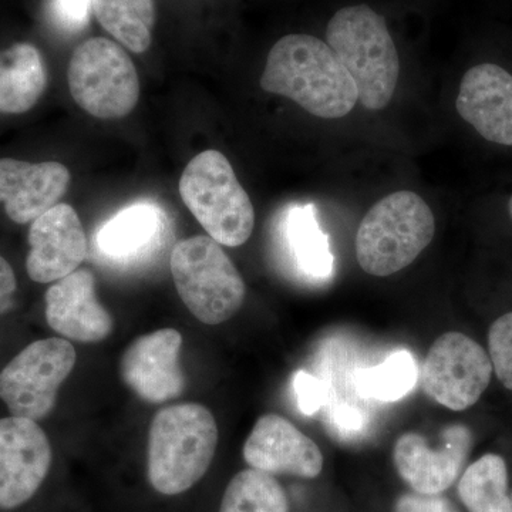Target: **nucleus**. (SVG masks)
I'll return each mask as SVG.
<instances>
[{
    "mask_svg": "<svg viewBox=\"0 0 512 512\" xmlns=\"http://www.w3.org/2000/svg\"><path fill=\"white\" fill-rule=\"evenodd\" d=\"M261 87L319 119H342L359 101L355 82L338 56L325 40L309 33H289L271 47Z\"/></svg>",
    "mask_w": 512,
    "mask_h": 512,
    "instance_id": "1",
    "label": "nucleus"
},
{
    "mask_svg": "<svg viewBox=\"0 0 512 512\" xmlns=\"http://www.w3.org/2000/svg\"><path fill=\"white\" fill-rule=\"evenodd\" d=\"M325 42L348 70L357 99L367 110L389 106L400 76V57L382 13L367 3L336 10L325 29Z\"/></svg>",
    "mask_w": 512,
    "mask_h": 512,
    "instance_id": "2",
    "label": "nucleus"
},
{
    "mask_svg": "<svg viewBox=\"0 0 512 512\" xmlns=\"http://www.w3.org/2000/svg\"><path fill=\"white\" fill-rule=\"evenodd\" d=\"M217 447V421L207 407L198 403L165 407L148 431V483L167 497L187 493L210 470Z\"/></svg>",
    "mask_w": 512,
    "mask_h": 512,
    "instance_id": "3",
    "label": "nucleus"
},
{
    "mask_svg": "<svg viewBox=\"0 0 512 512\" xmlns=\"http://www.w3.org/2000/svg\"><path fill=\"white\" fill-rule=\"evenodd\" d=\"M436 220L419 194L396 191L366 212L356 234V258L372 276H390L416 261L433 241Z\"/></svg>",
    "mask_w": 512,
    "mask_h": 512,
    "instance_id": "4",
    "label": "nucleus"
},
{
    "mask_svg": "<svg viewBox=\"0 0 512 512\" xmlns=\"http://www.w3.org/2000/svg\"><path fill=\"white\" fill-rule=\"evenodd\" d=\"M180 194L191 214L218 244L237 248L251 238L255 210L228 158L202 151L185 167Z\"/></svg>",
    "mask_w": 512,
    "mask_h": 512,
    "instance_id": "5",
    "label": "nucleus"
},
{
    "mask_svg": "<svg viewBox=\"0 0 512 512\" xmlns=\"http://www.w3.org/2000/svg\"><path fill=\"white\" fill-rule=\"evenodd\" d=\"M170 268L181 301L205 325L227 322L244 305V279L211 237L197 235L177 242L171 252Z\"/></svg>",
    "mask_w": 512,
    "mask_h": 512,
    "instance_id": "6",
    "label": "nucleus"
},
{
    "mask_svg": "<svg viewBox=\"0 0 512 512\" xmlns=\"http://www.w3.org/2000/svg\"><path fill=\"white\" fill-rule=\"evenodd\" d=\"M67 80L80 109L97 119H123L140 99L133 60L119 43L106 37H93L76 47Z\"/></svg>",
    "mask_w": 512,
    "mask_h": 512,
    "instance_id": "7",
    "label": "nucleus"
},
{
    "mask_svg": "<svg viewBox=\"0 0 512 512\" xmlns=\"http://www.w3.org/2000/svg\"><path fill=\"white\" fill-rule=\"evenodd\" d=\"M76 360V349L64 338L35 340L16 353L0 372V400L10 416L39 424L47 419Z\"/></svg>",
    "mask_w": 512,
    "mask_h": 512,
    "instance_id": "8",
    "label": "nucleus"
},
{
    "mask_svg": "<svg viewBox=\"0 0 512 512\" xmlns=\"http://www.w3.org/2000/svg\"><path fill=\"white\" fill-rule=\"evenodd\" d=\"M490 355L461 332L434 340L421 366L424 393L453 412H464L481 399L493 376Z\"/></svg>",
    "mask_w": 512,
    "mask_h": 512,
    "instance_id": "9",
    "label": "nucleus"
},
{
    "mask_svg": "<svg viewBox=\"0 0 512 512\" xmlns=\"http://www.w3.org/2000/svg\"><path fill=\"white\" fill-rule=\"evenodd\" d=\"M55 451L42 424L23 417L0 419V512H23L52 474Z\"/></svg>",
    "mask_w": 512,
    "mask_h": 512,
    "instance_id": "10",
    "label": "nucleus"
},
{
    "mask_svg": "<svg viewBox=\"0 0 512 512\" xmlns=\"http://www.w3.org/2000/svg\"><path fill=\"white\" fill-rule=\"evenodd\" d=\"M471 447L473 434L464 424L447 426L437 446L420 434L406 433L394 444L393 463L413 493L441 495L460 478Z\"/></svg>",
    "mask_w": 512,
    "mask_h": 512,
    "instance_id": "11",
    "label": "nucleus"
},
{
    "mask_svg": "<svg viewBox=\"0 0 512 512\" xmlns=\"http://www.w3.org/2000/svg\"><path fill=\"white\" fill-rule=\"evenodd\" d=\"M181 348L183 336L175 329L140 336L121 356V379L144 402H170L184 392Z\"/></svg>",
    "mask_w": 512,
    "mask_h": 512,
    "instance_id": "12",
    "label": "nucleus"
},
{
    "mask_svg": "<svg viewBox=\"0 0 512 512\" xmlns=\"http://www.w3.org/2000/svg\"><path fill=\"white\" fill-rule=\"evenodd\" d=\"M242 454L249 468L274 477L313 480L325 463L318 444L279 414H265L256 421Z\"/></svg>",
    "mask_w": 512,
    "mask_h": 512,
    "instance_id": "13",
    "label": "nucleus"
},
{
    "mask_svg": "<svg viewBox=\"0 0 512 512\" xmlns=\"http://www.w3.org/2000/svg\"><path fill=\"white\" fill-rule=\"evenodd\" d=\"M26 271L36 284H53L73 274L87 256L86 232L76 210L57 204L32 221Z\"/></svg>",
    "mask_w": 512,
    "mask_h": 512,
    "instance_id": "14",
    "label": "nucleus"
},
{
    "mask_svg": "<svg viewBox=\"0 0 512 512\" xmlns=\"http://www.w3.org/2000/svg\"><path fill=\"white\" fill-rule=\"evenodd\" d=\"M461 119L484 140L512 147V74L494 63L471 67L456 99Z\"/></svg>",
    "mask_w": 512,
    "mask_h": 512,
    "instance_id": "15",
    "label": "nucleus"
},
{
    "mask_svg": "<svg viewBox=\"0 0 512 512\" xmlns=\"http://www.w3.org/2000/svg\"><path fill=\"white\" fill-rule=\"evenodd\" d=\"M45 318L60 338L97 343L113 332V318L99 302L96 281L89 269L53 282L45 295Z\"/></svg>",
    "mask_w": 512,
    "mask_h": 512,
    "instance_id": "16",
    "label": "nucleus"
},
{
    "mask_svg": "<svg viewBox=\"0 0 512 512\" xmlns=\"http://www.w3.org/2000/svg\"><path fill=\"white\" fill-rule=\"evenodd\" d=\"M69 185V168L56 161L32 164L0 158V202L16 224H29L55 207Z\"/></svg>",
    "mask_w": 512,
    "mask_h": 512,
    "instance_id": "17",
    "label": "nucleus"
},
{
    "mask_svg": "<svg viewBox=\"0 0 512 512\" xmlns=\"http://www.w3.org/2000/svg\"><path fill=\"white\" fill-rule=\"evenodd\" d=\"M164 229L163 211L150 202H138L124 208L100 228L97 247L114 261H133L157 247Z\"/></svg>",
    "mask_w": 512,
    "mask_h": 512,
    "instance_id": "18",
    "label": "nucleus"
},
{
    "mask_svg": "<svg viewBox=\"0 0 512 512\" xmlns=\"http://www.w3.org/2000/svg\"><path fill=\"white\" fill-rule=\"evenodd\" d=\"M47 74L39 50L16 43L0 52V113L22 114L45 93Z\"/></svg>",
    "mask_w": 512,
    "mask_h": 512,
    "instance_id": "19",
    "label": "nucleus"
},
{
    "mask_svg": "<svg viewBox=\"0 0 512 512\" xmlns=\"http://www.w3.org/2000/svg\"><path fill=\"white\" fill-rule=\"evenodd\" d=\"M457 493L468 512H511L504 458L498 454L478 458L461 473Z\"/></svg>",
    "mask_w": 512,
    "mask_h": 512,
    "instance_id": "20",
    "label": "nucleus"
},
{
    "mask_svg": "<svg viewBox=\"0 0 512 512\" xmlns=\"http://www.w3.org/2000/svg\"><path fill=\"white\" fill-rule=\"evenodd\" d=\"M93 12L106 32L137 55L147 52L156 23L154 0H92Z\"/></svg>",
    "mask_w": 512,
    "mask_h": 512,
    "instance_id": "21",
    "label": "nucleus"
},
{
    "mask_svg": "<svg viewBox=\"0 0 512 512\" xmlns=\"http://www.w3.org/2000/svg\"><path fill=\"white\" fill-rule=\"evenodd\" d=\"M286 235L292 256L303 274L315 279L329 278L333 255L328 237L318 227L311 205L293 207L286 214Z\"/></svg>",
    "mask_w": 512,
    "mask_h": 512,
    "instance_id": "22",
    "label": "nucleus"
},
{
    "mask_svg": "<svg viewBox=\"0 0 512 512\" xmlns=\"http://www.w3.org/2000/svg\"><path fill=\"white\" fill-rule=\"evenodd\" d=\"M218 512H289L285 488L261 471H239L222 495Z\"/></svg>",
    "mask_w": 512,
    "mask_h": 512,
    "instance_id": "23",
    "label": "nucleus"
},
{
    "mask_svg": "<svg viewBox=\"0 0 512 512\" xmlns=\"http://www.w3.org/2000/svg\"><path fill=\"white\" fill-rule=\"evenodd\" d=\"M417 366L409 352H394L379 366L360 370L357 390L379 402H396L416 386Z\"/></svg>",
    "mask_w": 512,
    "mask_h": 512,
    "instance_id": "24",
    "label": "nucleus"
},
{
    "mask_svg": "<svg viewBox=\"0 0 512 512\" xmlns=\"http://www.w3.org/2000/svg\"><path fill=\"white\" fill-rule=\"evenodd\" d=\"M488 355L497 379L512 390V312L500 316L488 330Z\"/></svg>",
    "mask_w": 512,
    "mask_h": 512,
    "instance_id": "25",
    "label": "nucleus"
},
{
    "mask_svg": "<svg viewBox=\"0 0 512 512\" xmlns=\"http://www.w3.org/2000/svg\"><path fill=\"white\" fill-rule=\"evenodd\" d=\"M92 0H50L49 13L53 23L67 33L82 32L89 25Z\"/></svg>",
    "mask_w": 512,
    "mask_h": 512,
    "instance_id": "26",
    "label": "nucleus"
},
{
    "mask_svg": "<svg viewBox=\"0 0 512 512\" xmlns=\"http://www.w3.org/2000/svg\"><path fill=\"white\" fill-rule=\"evenodd\" d=\"M396 512H458L441 495L406 494L397 500Z\"/></svg>",
    "mask_w": 512,
    "mask_h": 512,
    "instance_id": "27",
    "label": "nucleus"
},
{
    "mask_svg": "<svg viewBox=\"0 0 512 512\" xmlns=\"http://www.w3.org/2000/svg\"><path fill=\"white\" fill-rule=\"evenodd\" d=\"M18 278L8 259L0 255V319L8 316L16 308Z\"/></svg>",
    "mask_w": 512,
    "mask_h": 512,
    "instance_id": "28",
    "label": "nucleus"
},
{
    "mask_svg": "<svg viewBox=\"0 0 512 512\" xmlns=\"http://www.w3.org/2000/svg\"><path fill=\"white\" fill-rule=\"evenodd\" d=\"M295 390L298 394V404L305 414L318 410L320 404V389L318 380L305 372H299L295 377Z\"/></svg>",
    "mask_w": 512,
    "mask_h": 512,
    "instance_id": "29",
    "label": "nucleus"
},
{
    "mask_svg": "<svg viewBox=\"0 0 512 512\" xmlns=\"http://www.w3.org/2000/svg\"><path fill=\"white\" fill-rule=\"evenodd\" d=\"M508 212H510V217L512 218V195L510 201H508Z\"/></svg>",
    "mask_w": 512,
    "mask_h": 512,
    "instance_id": "30",
    "label": "nucleus"
},
{
    "mask_svg": "<svg viewBox=\"0 0 512 512\" xmlns=\"http://www.w3.org/2000/svg\"><path fill=\"white\" fill-rule=\"evenodd\" d=\"M511 512H512V493H511Z\"/></svg>",
    "mask_w": 512,
    "mask_h": 512,
    "instance_id": "31",
    "label": "nucleus"
}]
</instances>
